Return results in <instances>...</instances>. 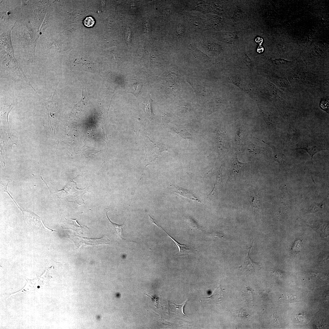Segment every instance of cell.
<instances>
[{"label":"cell","instance_id":"6","mask_svg":"<svg viewBox=\"0 0 329 329\" xmlns=\"http://www.w3.org/2000/svg\"><path fill=\"white\" fill-rule=\"evenodd\" d=\"M107 213L108 211L107 212L106 215L109 222V226L110 228H111L112 229V230L114 233L115 234H116L121 239L125 240V239L123 238L122 237V233L123 231V226L124 225V224L119 225L113 223L110 220V219L109 218L108 216Z\"/></svg>","mask_w":329,"mask_h":329},{"label":"cell","instance_id":"4","mask_svg":"<svg viewBox=\"0 0 329 329\" xmlns=\"http://www.w3.org/2000/svg\"><path fill=\"white\" fill-rule=\"evenodd\" d=\"M214 291L211 296L204 297L205 300L210 303L216 304L220 302L223 298L224 291L222 289L220 286L217 287Z\"/></svg>","mask_w":329,"mask_h":329},{"label":"cell","instance_id":"5","mask_svg":"<svg viewBox=\"0 0 329 329\" xmlns=\"http://www.w3.org/2000/svg\"><path fill=\"white\" fill-rule=\"evenodd\" d=\"M155 225H156L160 229H161L163 231L164 233L166 234L169 237L171 238L175 243L176 245L177 246V247L179 249V252L177 254L179 256H181L183 255H186V254L190 253L191 252V250H190L187 248V246L186 245H182L179 244L177 241H176L175 240L172 238L171 236H170L166 232L164 231L160 227V226L157 224L156 222H155L154 223Z\"/></svg>","mask_w":329,"mask_h":329},{"label":"cell","instance_id":"9","mask_svg":"<svg viewBox=\"0 0 329 329\" xmlns=\"http://www.w3.org/2000/svg\"><path fill=\"white\" fill-rule=\"evenodd\" d=\"M184 220L190 228L194 229H198V226L196 222L189 216L183 217Z\"/></svg>","mask_w":329,"mask_h":329},{"label":"cell","instance_id":"15","mask_svg":"<svg viewBox=\"0 0 329 329\" xmlns=\"http://www.w3.org/2000/svg\"><path fill=\"white\" fill-rule=\"evenodd\" d=\"M276 62L278 64H284L287 63V61L282 59H277L275 60Z\"/></svg>","mask_w":329,"mask_h":329},{"label":"cell","instance_id":"12","mask_svg":"<svg viewBox=\"0 0 329 329\" xmlns=\"http://www.w3.org/2000/svg\"><path fill=\"white\" fill-rule=\"evenodd\" d=\"M248 149L249 152L255 155L259 154L260 149L255 145L251 144L249 146Z\"/></svg>","mask_w":329,"mask_h":329},{"label":"cell","instance_id":"8","mask_svg":"<svg viewBox=\"0 0 329 329\" xmlns=\"http://www.w3.org/2000/svg\"><path fill=\"white\" fill-rule=\"evenodd\" d=\"M246 164V163H244L240 162L238 160L237 155H236V158L233 163V170L235 172H236L237 173H239Z\"/></svg>","mask_w":329,"mask_h":329},{"label":"cell","instance_id":"18","mask_svg":"<svg viewBox=\"0 0 329 329\" xmlns=\"http://www.w3.org/2000/svg\"><path fill=\"white\" fill-rule=\"evenodd\" d=\"M40 288L39 286H38V288Z\"/></svg>","mask_w":329,"mask_h":329},{"label":"cell","instance_id":"2","mask_svg":"<svg viewBox=\"0 0 329 329\" xmlns=\"http://www.w3.org/2000/svg\"><path fill=\"white\" fill-rule=\"evenodd\" d=\"M171 186L174 188V192L175 194L197 201L199 203L201 202L198 198L188 190L175 186L174 185H171Z\"/></svg>","mask_w":329,"mask_h":329},{"label":"cell","instance_id":"13","mask_svg":"<svg viewBox=\"0 0 329 329\" xmlns=\"http://www.w3.org/2000/svg\"><path fill=\"white\" fill-rule=\"evenodd\" d=\"M300 241V240H297L294 245L292 248V251L294 252L297 253L300 252V247H299Z\"/></svg>","mask_w":329,"mask_h":329},{"label":"cell","instance_id":"16","mask_svg":"<svg viewBox=\"0 0 329 329\" xmlns=\"http://www.w3.org/2000/svg\"><path fill=\"white\" fill-rule=\"evenodd\" d=\"M255 41L261 46L263 42V39L261 38L258 37L256 38Z\"/></svg>","mask_w":329,"mask_h":329},{"label":"cell","instance_id":"14","mask_svg":"<svg viewBox=\"0 0 329 329\" xmlns=\"http://www.w3.org/2000/svg\"><path fill=\"white\" fill-rule=\"evenodd\" d=\"M320 106L323 110H327L329 107L328 101L325 100H323L321 101Z\"/></svg>","mask_w":329,"mask_h":329},{"label":"cell","instance_id":"11","mask_svg":"<svg viewBox=\"0 0 329 329\" xmlns=\"http://www.w3.org/2000/svg\"><path fill=\"white\" fill-rule=\"evenodd\" d=\"M83 23L84 25L88 27L93 26L95 24L94 19L91 17H86L84 20Z\"/></svg>","mask_w":329,"mask_h":329},{"label":"cell","instance_id":"3","mask_svg":"<svg viewBox=\"0 0 329 329\" xmlns=\"http://www.w3.org/2000/svg\"><path fill=\"white\" fill-rule=\"evenodd\" d=\"M252 246L249 248V251L244 261L243 265L244 269L250 272H254L260 269L259 264L253 261L250 257L249 253Z\"/></svg>","mask_w":329,"mask_h":329},{"label":"cell","instance_id":"1","mask_svg":"<svg viewBox=\"0 0 329 329\" xmlns=\"http://www.w3.org/2000/svg\"><path fill=\"white\" fill-rule=\"evenodd\" d=\"M88 191L86 188L83 189H78L76 182L72 181L63 190L59 191L58 194L61 198H65L68 201L76 202L78 204L81 205L84 203L83 196Z\"/></svg>","mask_w":329,"mask_h":329},{"label":"cell","instance_id":"7","mask_svg":"<svg viewBox=\"0 0 329 329\" xmlns=\"http://www.w3.org/2000/svg\"><path fill=\"white\" fill-rule=\"evenodd\" d=\"M152 101L150 96L149 98H146V100L145 112L151 119H152L153 116V114L152 108Z\"/></svg>","mask_w":329,"mask_h":329},{"label":"cell","instance_id":"17","mask_svg":"<svg viewBox=\"0 0 329 329\" xmlns=\"http://www.w3.org/2000/svg\"><path fill=\"white\" fill-rule=\"evenodd\" d=\"M257 51L259 53H262L264 51V48L260 46L258 48Z\"/></svg>","mask_w":329,"mask_h":329},{"label":"cell","instance_id":"10","mask_svg":"<svg viewBox=\"0 0 329 329\" xmlns=\"http://www.w3.org/2000/svg\"><path fill=\"white\" fill-rule=\"evenodd\" d=\"M251 204L254 212H257L259 209V201L258 199L257 196L255 195L250 198Z\"/></svg>","mask_w":329,"mask_h":329}]
</instances>
